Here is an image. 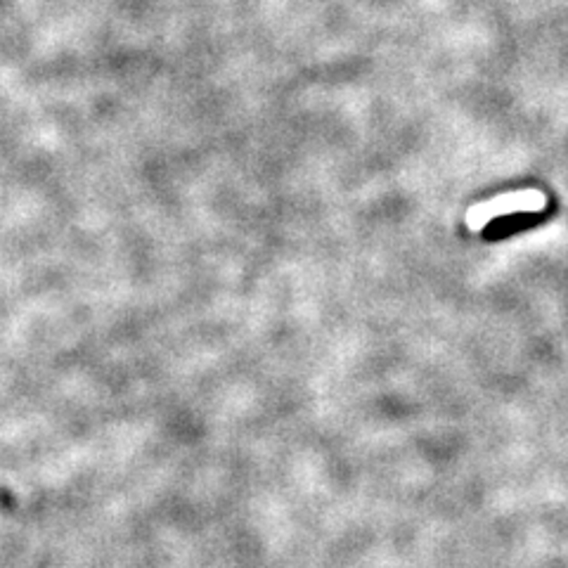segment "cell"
Segmentation results:
<instances>
[{"label": "cell", "instance_id": "1", "mask_svg": "<svg viewBox=\"0 0 568 568\" xmlns=\"http://www.w3.org/2000/svg\"><path fill=\"white\" fill-rule=\"evenodd\" d=\"M549 218V211H514V213H505L493 221H488L480 230V237L486 242H505L509 237L523 235V232L533 230L538 225H542Z\"/></svg>", "mask_w": 568, "mask_h": 568}]
</instances>
